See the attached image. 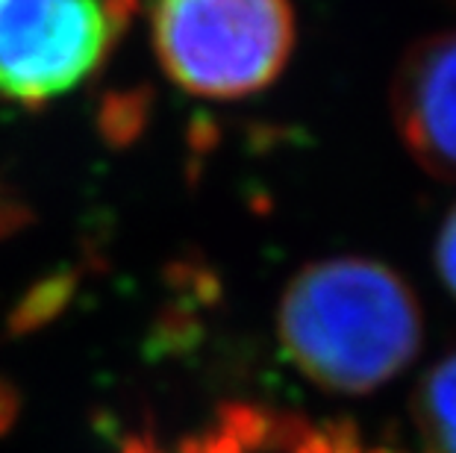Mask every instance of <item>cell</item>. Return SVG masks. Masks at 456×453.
<instances>
[{"label": "cell", "mask_w": 456, "mask_h": 453, "mask_svg": "<svg viewBox=\"0 0 456 453\" xmlns=\"http://www.w3.org/2000/svg\"><path fill=\"white\" fill-rule=\"evenodd\" d=\"M153 44L183 92L248 98L286 69L295 12L289 0H153Z\"/></svg>", "instance_id": "7a4b0ae2"}, {"label": "cell", "mask_w": 456, "mask_h": 453, "mask_svg": "<svg viewBox=\"0 0 456 453\" xmlns=\"http://www.w3.org/2000/svg\"><path fill=\"white\" fill-rule=\"evenodd\" d=\"M124 453H386L365 450L347 424H315L256 403H232L177 448L130 441Z\"/></svg>", "instance_id": "5b68a950"}, {"label": "cell", "mask_w": 456, "mask_h": 453, "mask_svg": "<svg viewBox=\"0 0 456 453\" xmlns=\"http://www.w3.org/2000/svg\"><path fill=\"white\" fill-rule=\"evenodd\" d=\"M280 339L315 385L368 394L421 351L424 318L410 283L374 259L306 265L280 301Z\"/></svg>", "instance_id": "6da1fadb"}, {"label": "cell", "mask_w": 456, "mask_h": 453, "mask_svg": "<svg viewBox=\"0 0 456 453\" xmlns=\"http://www.w3.org/2000/svg\"><path fill=\"white\" fill-rule=\"evenodd\" d=\"M415 424L427 453H456V353L433 365L421 380Z\"/></svg>", "instance_id": "8992f818"}, {"label": "cell", "mask_w": 456, "mask_h": 453, "mask_svg": "<svg viewBox=\"0 0 456 453\" xmlns=\"http://www.w3.org/2000/svg\"><path fill=\"white\" fill-rule=\"evenodd\" d=\"M133 0H0V98L38 106L101 69Z\"/></svg>", "instance_id": "3957f363"}, {"label": "cell", "mask_w": 456, "mask_h": 453, "mask_svg": "<svg viewBox=\"0 0 456 453\" xmlns=\"http://www.w3.org/2000/svg\"><path fill=\"white\" fill-rule=\"evenodd\" d=\"M12 418H15V394L9 385L0 383V430L9 427Z\"/></svg>", "instance_id": "ba28073f"}, {"label": "cell", "mask_w": 456, "mask_h": 453, "mask_svg": "<svg viewBox=\"0 0 456 453\" xmlns=\"http://www.w3.org/2000/svg\"><path fill=\"white\" fill-rule=\"evenodd\" d=\"M436 268H439L442 283L456 297V206L444 218L439 230V245H436Z\"/></svg>", "instance_id": "52a82bcc"}, {"label": "cell", "mask_w": 456, "mask_h": 453, "mask_svg": "<svg viewBox=\"0 0 456 453\" xmlns=\"http://www.w3.org/2000/svg\"><path fill=\"white\" fill-rule=\"evenodd\" d=\"M392 115L427 174L456 182V27L410 47L395 71Z\"/></svg>", "instance_id": "277c9868"}]
</instances>
